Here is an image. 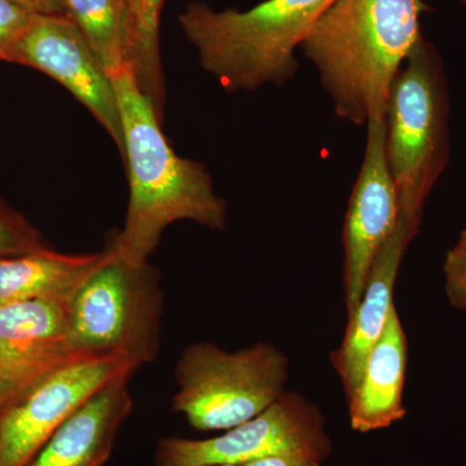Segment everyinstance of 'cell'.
<instances>
[{"label": "cell", "mask_w": 466, "mask_h": 466, "mask_svg": "<svg viewBox=\"0 0 466 466\" xmlns=\"http://www.w3.org/2000/svg\"><path fill=\"white\" fill-rule=\"evenodd\" d=\"M121 116L130 201L124 228L108 249L134 267L148 263L171 223L191 220L225 229L227 204L205 165L179 157L161 130V115L131 66L109 76Z\"/></svg>", "instance_id": "6da1fadb"}, {"label": "cell", "mask_w": 466, "mask_h": 466, "mask_svg": "<svg viewBox=\"0 0 466 466\" xmlns=\"http://www.w3.org/2000/svg\"><path fill=\"white\" fill-rule=\"evenodd\" d=\"M422 0H336L302 45L337 116L385 118L392 82L424 36Z\"/></svg>", "instance_id": "7a4b0ae2"}, {"label": "cell", "mask_w": 466, "mask_h": 466, "mask_svg": "<svg viewBox=\"0 0 466 466\" xmlns=\"http://www.w3.org/2000/svg\"><path fill=\"white\" fill-rule=\"evenodd\" d=\"M336 0H265L248 11L191 3L179 24L201 66L227 91L284 86L299 72L297 51Z\"/></svg>", "instance_id": "3957f363"}, {"label": "cell", "mask_w": 466, "mask_h": 466, "mask_svg": "<svg viewBox=\"0 0 466 466\" xmlns=\"http://www.w3.org/2000/svg\"><path fill=\"white\" fill-rule=\"evenodd\" d=\"M450 94L440 52L424 38L392 82L386 155L400 217L419 232L426 201L449 167Z\"/></svg>", "instance_id": "277c9868"}, {"label": "cell", "mask_w": 466, "mask_h": 466, "mask_svg": "<svg viewBox=\"0 0 466 466\" xmlns=\"http://www.w3.org/2000/svg\"><path fill=\"white\" fill-rule=\"evenodd\" d=\"M289 359L271 343L227 351L188 346L175 367V412L200 431H226L265 412L285 392Z\"/></svg>", "instance_id": "5b68a950"}, {"label": "cell", "mask_w": 466, "mask_h": 466, "mask_svg": "<svg viewBox=\"0 0 466 466\" xmlns=\"http://www.w3.org/2000/svg\"><path fill=\"white\" fill-rule=\"evenodd\" d=\"M108 259L67 300L73 346L90 357H121L137 367L158 357L164 291L147 263L134 267Z\"/></svg>", "instance_id": "8992f818"}, {"label": "cell", "mask_w": 466, "mask_h": 466, "mask_svg": "<svg viewBox=\"0 0 466 466\" xmlns=\"http://www.w3.org/2000/svg\"><path fill=\"white\" fill-rule=\"evenodd\" d=\"M333 444L320 408L299 392L285 391L265 412L207 440L167 437L158 441L155 466L244 465L274 455L324 462Z\"/></svg>", "instance_id": "52a82bcc"}, {"label": "cell", "mask_w": 466, "mask_h": 466, "mask_svg": "<svg viewBox=\"0 0 466 466\" xmlns=\"http://www.w3.org/2000/svg\"><path fill=\"white\" fill-rule=\"evenodd\" d=\"M121 357H88L61 367L0 410V466H25L52 434L109 383L133 377Z\"/></svg>", "instance_id": "ba28073f"}, {"label": "cell", "mask_w": 466, "mask_h": 466, "mask_svg": "<svg viewBox=\"0 0 466 466\" xmlns=\"http://www.w3.org/2000/svg\"><path fill=\"white\" fill-rule=\"evenodd\" d=\"M366 149L343 223L342 285L348 318L357 311L368 276L400 219V196L386 155L385 118L367 126Z\"/></svg>", "instance_id": "9c48e42d"}, {"label": "cell", "mask_w": 466, "mask_h": 466, "mask_svg": "<svg viewBox=\"0 0 466 466\" xmlns=\"http://www.w3.org/2000/svg\"><path fill=\"white\" fill-rule=\"evenodd\" d=\"M9 63L45 73L72 92L124 149L115 87L78 27L66 15L35 14Z\"/></svg>", "instance_id": "30bf717a"}, {"label": "cell", "mask_w": 466, "mask_h": 466, "mask_svg": "<svg viewBox=\"0 0 466 466\" xmlns=\"http://www.w3.org/2000/svg\"><path fill=\"white\" fill-rule=\"evenodd\" d=\"M66 306L35 299L0 308V410L55 370L90 357L73 346Z\"/></svg>", "instance_id": "8fae6325"}, {"label": "cell", "mask_w": 466, "mask_h": 466, "mask_svg": "<svg viewBox=\"0 0 466 466\" xmlns=\"http://www.w3.org/2000/svg\"><path fill=\"white\" fill-rule=\"evenodd\" d=\"M417 231L403 218L373 263L357 311L349 318L341 345L330 354V363L341 380L346 400L357 391L370 350L376 345L394 308V288L404 254Z\"/></svg>", "instance_id": "7c38bea8"}, {"label": "cell", "mask_w": 466, "mask_h": 466, "mask_svg": "<svg viewBox=\"0 0 466 466\" xmlns=\"http://www.w3.org/2000/svg\"><path fill=\"white\" fill-rule=\"evenodd\" d=\"M130 377L116 380L73 413L25 466H103L133 412Z\"/></svg>", "instance_id": "4fadbf2b"}, {"label": "cell", "mask_w": 466, "mask_h": 466, "mask_svg": "<svg viewBox=\"0 0 466 466\" xmlns=\"http://www.w3.org/2000/svg\"><path fill=\"white\" fill-rule=\"evenodd\" d=\"M407 363V336L394 306L381 336L368 355L357 391L348 400L352 431L372 433L390 428L406 417L403 392Z\"/></svg>", "instance_id": "5bb4252c"}, {"label": "cell", "mask_w": 466, "mask_h": 466, "mask_svg": "<svg viewBox=\"0 0 466 466\" xmlns=\"http://www.w3.org/2000/svg\"><path fill=\"white\" fill-rule=\"evenodd\" d=\"M109 251L64 254L42 249L0 257V308L35 299L69 300Z\"/></svg>", "instance_id": "9a60e30c"}, {"label": "cell", "mask_w": 466, "mask_h": 466, "mask_svg": "<svg viewBox=\"0 0 466 466\" xmlns=\"http://www.w3.org/2000/svg\"><path fill=\"white\" fill-rule=\"evenodd\" d=\"M64 15L78 27L109 76L139 66L133 15L127 0H61Z\"/></svg>", "instance_id": "2e32d148"}, {"label": "cell", "mask_w": 466, "mask_h": 466, "mask_svg": "<svg viewBox=\"0 0 466 466\" xmlns=\"http://www.w3.org/2000/svg\"><path fill=\"white\" fill-rule=\"evenodd\" d=\"M164 0H134L133 17L137 34L139 69L137 78L150 94L164 91L158 57V23Z\"/></svg>", "instance_id": "e0dca14e"}, {"label": "cell", "mask_w": 466, "mask_h": 466, "mask_svg": "<svg viewBox=\"0 0 466 466\" xmlns=\"http://www.w3.org/2000/svg\"><path fill=\"white\" fill-rule=\"evenodd\" d=\"M35 12L17 0H0V60L11 61L12 52L29 29Z\"/></svg>", "instance_id": "ac0fdd59"}, {"label": "cell", "mask_w": 466, "mask_h": 466, "mask_svg": "<svg viewBox=\"0 0 466 466\" xmlns=\"http://www.w3.org/2000/svg\"><path fill=\"white\" fill-rule=\"evenodd\" d=\"M443 275L444 291L451 306L466 312V229L447 251Z\"/></svg>", "instance_id": "d6986e66"}, {"label": "cell", "mask_w": 466, "mask_h": 466, "mask_svg": "<svg viewBox=\"0 0 466 466\" xmlns=\"http://www.w3.org/2000/svg\"><path fill=\"white\" fill-rule=\"evenodd\" d=\"M41 238L21 218L0 208V257L42 249Z\"/></svg>", "instance_id": "ffe728a7"}, {"label": "cell", "mask_w": 466, "mask_h": 466, "mask_svg": "<svg viewBox=\"0 0 466 466\" xmlns=\"http://www.w3.org/2000/svg\"><path fill=\"white\" fill-rule=\"evenodd\" d=\"M241 466H323L319 460L299 455H274L254 460Z\"/></svg>", "instance_id": "44dd1931"}, {"label": "cell", "mask_w": 466, "mask_h": 466, "mask_svg": "<svg viewBox=\"0 0 466 466\" xmlns=\"http://www.w3.org/2000/svg\"><path fill=\"white\" fill-rule=\"evenodd\" d=\"M35 14L64 15L61 0H17Z\"/></svg>", "instance_id": "7402d4cb"}, {"label": "cell", "mask_w": 466, "mask_h": 466, "mask_svg": "<svg viewBox=\"0 0 466 466\" xmlns=\"http://www.w3.org/2000/svg\"><path fill=\"white\" fill-rule=\"evenodd\" d=\"M127 2H128V5H130L131 15H133V5H134V0H127ZM133 20H134V17H133Z\"/></svg>", "instance_id": "603a6c76"}, {"label": "cell", "mask_w": 466, "mask_h": 466, "mask_svg": "<svg viewBox=\"0 0 466 466\" xmlns=\"http://www.w3.org/2000/svg\"><path fill=\"white\" fill-rule=\"evenodd\" d=\"M213 466H238V465H213Z\"/></svg>", "instance_id": "cb8c5ba5"}, {"label": "cell", "mask_w": 466, "mask_h": 466, "mask_svg": "<svg viewBox=\"0 0 466 466\" xmlns=\"http://www.w3.org/2000/svg\"><path fill=\"white\" fill-rule=\"evenodd\" d=\"M461 2H466V0H461Z\"/></svg>", "instance_id": "d4e9b609"}, {"label": "cell", "mask_w": 466, "mask_h": 466, "mask_svg": "<svg viewBox=\"0 0 466 466\" xmlns=\"http://www.w3.org/2000/svg\"><path fill=\"white\" fill-rule=\"evenodd\" d=\"M422 2H424V0H422Z\"/></svg>", "instance_id": "484cf974"}]
</instances>
